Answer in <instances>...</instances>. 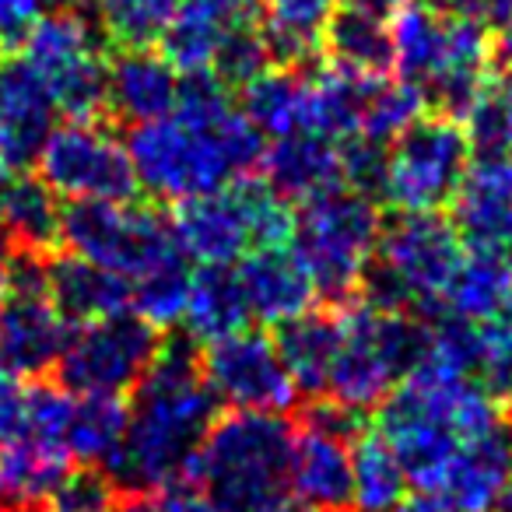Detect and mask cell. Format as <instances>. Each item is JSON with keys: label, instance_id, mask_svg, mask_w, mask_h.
Instances as JSON below:
<instances>
[{"label": "cell", "instance_id": "6da1fadb", "mask_svg": "<svg viewBox=\"0 0 512 512\" xmlns=\"http://www.w3.org/2000/svg\"><path fill=\"white\" fill-rule=\"evenodd\" d=\"M264 148V134L232 106V88L214 71L186 74L176 109L162 120L137 123L127 137L137 190L172 204L249 179L260 169Z\"/></svg>", "mask_w": 512, "mask_h": 512}, {"label": "cell", "instance_id": "7a4b0ae2", "mask_svg": "<svg viewBox=\"0 0 512 512\" xmlns=\"http://www.w3.org/2000/svg\"><path fill=\"white\" fill-rule=\"evenodd\" d=\"M127 435L109 474L127 495L186 481L221 404L186 341H162L155 362L134 386Z\"/></svg>", "mask_w": 512, "mask_h": 512}, {"label": "cell", "instance_id": "3957f363", "mask_svg": "<svg viewBox=\"0 0 512 512\" xmlns=\"http://www.w3.org/2000/svg\"><path fill=\"white\" fill-rule=\"evenodd\" d=\"M502 414L498 397H491L477 379L418 362V369L376 404L372 432L397 453L414 488L432 491L456 449L495 425Z\"/></svg>", "mask_w": 512, "mask_h": 512}, {"label": "cell", "instance_id": "277c9868", "mask_svg": "<svg viewBox=\"0 0 512 512\" xmlns=\"http://www.w3.org/2000/svg\"><path fill=\"white\" fill-rule=\"evenodd\" d=\"M292 421L274 411H225L193 456L190 481L214 512H292Z\"/></svg>", "mask_w": 512, "mask_h": 512}, {"label": "cell", "instance_id": "5b68a950", "mask_svg": "<svg viewBox=\"0 0 512 512\" xmlns=\"http://www.w3.org/2000/svg\"><path fill=\"white\" fill-rule=\"evenodd\" d=\"M397 78L421 88L432 113L463 120L488 81L491 29L477 18L449 15L428 0H404L390 18Z\"/></svg>", "mask_w": 512, "mask_h": 512}, {"label": "cell", "instance_id": "8992f818", "mask_svg": "<svg viewBox=\"0 0 512 512\" xmlns=\"http://www.w3.org/2000/svg\"><path fill=\"white\" fill-rule=\"evenodd\" d=\"M383 214L376 197L334 186L320 197L302 200L292 225V253L309 274L316 295L330 309H341L362 295L365 274L376 260Z\"/></svg>", "mask_w": 512, "mask_h": 512}, {"label": "cell", "instance_id": "52a82bcc", "mask_svg": "<svg viewBox=\"0 0 512 512\" xmlns=\"http://www.w3.org/2000/svg\"><path fill=\"white\" fill-rule=\"evenodd\" d=\"M428 323L418 313L383 309L372 302L341 306V348L330 369L327 400L351 411L376 407L400 379H407L425 358Z\"/></svg>", "mask_w": 512, "mask_h": 512}, {"label": "cell", "instance_id": "ba28073f", "mask_svg": "<svg viewBox=\"0 0 512 512\" xmlns=\"http://www.w3.org/2000/svg\"><path fill=\"white\" fill-rule=\"evenodd\" d=\"M463 260V239L439 211H400L383 225L369 274L365 302L383 309L432 316Z\"/></svg>", "mask_w": 512, "mask_h": 512}, {"label": "cell", "instance_id": "9c48e42d", "mask_svg": "<svg viewBox=\"0 0 512 512\" xmlns=\"http://www.w3.org/2000/svg\"><path fill=\"white\" fill-rule=\"evenodd\" d=\"M60 246L127 281L186 260L169 221L134 200H71L60 207Z\"/></svg>", "mask_w": 512, "mask_h": 512}, {"label": "cell", "instance_id": "30bf717a", "mask_svg": "<svg viewBox=\"0 0 512 512\" xmlns=\"http://www.w3.org/2000/svg\"><path fill=\"white\" fill-rule=\"evenodd\" d=\"M95 22L78 11H53L22 39V57L39 71L50 88L57 116L64 120H99L106 113V67Z\"/></svg>", "mask_w": 512, "mask_h": 512}, {"label": "cell", "instance_id": "8fae6325", "mask_svg": "<svg viewBox=\"0 0 512 512\" xmlns=\"http://www.w3.org/2000/svg\"><path fill=\"white\" fill-rule=\"evenodd\" d=\"M474 151L460 120L425 113L390 144L379 197L397 211H442L453 204Z\"/></svg>", "mask_w": 512, "mask_h": 512}, {"label": "cell", "instance_id": "7c38bea8", "mask_svg": "<svg viewBox=\"0 0 512 512\" xmlns=\"http://www.w3.org/2000/svg\"><path fill=\"white\" fill-rule=\"evenodd\" d=\"M39 179L64 200H130L137 193L127 144L102 120H67L36 151Z\"/></svg>", "mask_w": 512, "mask_h": 512}, {"label": "cell", "instance_id": "4fadbf2b", "mask_svg": "<svg viewBox=\"0 0 512 512\" xmlns=\"http://www.w3.org/2000/svg\"><path fill=\"white\" fill-rule=\"evenodd\" d=\"M46 260V253L18 249L8 295L0 299V369L18 379L57 369L71 337V323L46 292Z\"/></svg>", "mask_w": 512, "mask_h": 512}, {"label": "cell", "instance_id": "5bb4252c", "mask_svg": "<svg viewBox=\"0 0 512 512\" xmlns=\"http://www.w3.org/2000/svg\"><path fill=\"white\" fill-rule=\"evenodd\" d=\"M162 337L137 313H116L71 330L57 362L60 386L71 393H130L155 362Z\"/></svg>", "mask_w": 512, "mask_h": 512}, {"label": "cell", "instance_id": "9a60e30c", "mask_svg": "<svg viewBox=\"0 0 512 512\" xmlns=\"http://www.w3.org/2000/svg\"><path fill=\"white\" fill-rule=\"evenodd\" d=\"M200 372L228 411H288L299 400L274 337L242 327L204 344Z\"/></svg>", "mask_w": 512, "mask_h": 512}, {"label": "cell", "instance_id": "2e32d148", "mask_svg": "<svg viewBox=\"0 0 512 512\" xmlns=\"http://www.w3.org/2000/svg\"><path fill=\"white\" fill-rule=\"evenodd\" d=\"M242 183L179 204L172 235H176L179 253L197 267H232L253 249V225H249Z\"/></svg>", "mask_w": 512, "mask_h": 512}, {"label": "cell", "instance_id": "e0dca14e", "mask_svg": "<svg viewBox=\"0 0 512 512\" xmlns=\"http://www.w3.org/2000/svg\"><path fill=\"white\" fill-rule=\"evenodd\" d=\"M512 484V418L502 414L491 428L467 439L435 481V495L463 512H491Z\"/></svg>", "mask_w": 512, "mask_h": 512}, {"label": "cell", "instance_id": "ac0fdd59", "mask_svg": "<svg viewBox=\"0 0 512 512\" xmlns=\"http://www.w3.org/2000/svg\"><path fill=\"white\" fill-rule=\"evenodd\" d=\"M292 498L306 512H344L351 505V439L302 418L292 435Z\"/></svg>", "mask_w": 512, "mask_h": 512}, {"label": "cell", "instance_id": "d6986e66", "mask_svg": "<svg viewBox=\"0 0 512 512\" xmlns=\"http://www.w3.org/2000/svg\"><path fill=\"white\" fill-rule=\"evenodd\" d=\"M453 228L470 249L512 253V158L470 162L453 197Z\"/></svg>", "mask_w": 512, "mask_h": 512}, {"label": "cell", "instance_id": "ffe728a7", "mask_svg": "<svg viewBox=\"0 0 512 512\" xmlns=\"http://www.w3.org/2000/svg\"><path fill=\"white\" fill-rule=\"evenodd\" d=\"M232 267L242 299H246L249 320L278 327V323L295 320L306 309H313V281L285 246H256Z\"/></svg>", "mask_w": 512, "mask_h": 512}, {"label": "cell", "instance_id": "44dd1931", "mask_svg": "<svg viewBox=\"0 0 512 512\" xmlns=\"http://www.w3.org/2000/svg\"><path fill=\"white\" fill-rule=\"evenodd\" d=\"M179 81L183 74L172 67L165 53L144 50H116L106 67V113L120 123H151L176 109Z\"/></svg>", "mask_w": 512, "mask_h": 512}, {"label": "cell", "instance_id": "7402d4cb", "mask_svg": "<svg viewBox=\"0 0 512 512\" xmlns=\"http://www.w3.org/2000/svg\"><path fill=\"white\" fill-rule=\"evenodd\" d=\"M260 22V0H179L162 46L179 74L211 71L221 43L232 32Z\"/></svg>", "mask_w": 512, "mask_h": 512}, {"label": "cell", "instance_id": "603a6c76", "mask_svg": "<svg viewBox=\"0 0 512 512\" xmlns=\"http://www.w3.org/2000/svg\"><path fill=\"white\" fill-rule=\"evenodd\" d=\"M242 116L264 137L316 134V88L306 64L267 67L260 78L239 88Z\"/></svg>", "mask_w": 512, "mask_h": 512}, {"label": "cell", "instance_id": "cb8c5ba5", "mask_svg": "<svg viewBox=\"0 0 512 512\" xmlns=\"http://www.w3.org/2000/svg\"><path fill=\"white\" fill-rule=\"evenodd\" d=\"M0 120L8 130L18 169L36 162L39 144L57 127V106L46 81L22 53L11 50H0Z\"/></svg>", "mask_w": 512, "mask_h": 512}, {"label": "cell", "instance_id": "d4e9b609", "mask_svg": "<svg viewBox=\"0 0 512 512\" xmlns=\"http://www.w3.org/2000/svg\"><path fill=\"white\" fill-rule=\"evenodd\" d=\"M46 292L60 316L78 327L116 313H130V281L74 253L46 260Z\"/></svg>", "mask_w": 512, "mask_h": 512}, {"label": "cell", "instance_id": "484cf974", "mask_svg": "<svg viewBox=\"0 0 512 512\" xmlns=\"http://www.w3.org/2000/svg\"><path fill=\"white\" fill-rule=\"evenodd\" d=\"M264 186L281 200H309L344 186L341 179V144L320 134L278 137L260 158Z\"/></svg>", "mask_w": 512, "mask_h": 512}, {"label": "cell", "instance_id": "4316f807", "mask_svg": "<svg viewBox=\"0 0 512 512\" xmlns=\"http://www.w3.org/2000/svg\"><path fill=\"white\" fill-rule=\"evenodd\" d=\"M274 344H278L281 362H285L295 390L313 400L327 397L330 369H334L337 348H341V313L306 309L295 320L278 323Z\"/></svg>", "mask_w": 512, "mask_h": 512}, {"label": "cell", "instance_id": "83f0119b", "mask_svg": "<svg viewBox=\"0 0 512 512\" xmlns=\"http://www.w3.org/2000/svg\"><path fill=\"white\" fill-rule=\"evenodd\" d=\"M320 46L327 50L330 64L337 67L358 74H390V15L369 8L362 0H341L330 22L323 25Z\"/></svg>", "mask_w": 512, "mask_h": 512}, {"label": "cell", "instance_id": "f1b7e54d", "mask_svg": "<svg viewBox=\"0 0 512 512\" xmlns=\"http://www.w3.org/2000/svg\"><path fill=\"white\" fill-rule=\"evenodd\" d=\"M0 228L18 249L46 253L60 246V197L29 172L0 179Z\"/></svg>", "mask_w": 512, "mask_h": 512}, {"label": "cell", "instance_id": "f546056e", "mask_svg": "<svg viewBox=\"0 0 512 512\" xmlns=\"http://www.w3.org/2000/svg\"><path fill=\"white\" fill-rule=\"evenodd\" d=\"M509 299H512V253L470 249V253H463L439 309L456 316V320L484 323Z\"/></svg>", "mask_w": 512, "mask_h": 512}, {"label": "cell", "instance_id": "4dcf8cb0", "mask_svg": "<svg viewBox=\"0 0 512 512\" xmlns=\"http://www.w3.org/2000/svg\"><path fill=\"white\" fill-rule=\"evenodd\" d=\"M127 418L130 404L120 393H74L64 428V446L71 460L109 470L127 435Z\"/></svg>", "mask_w": 512, "mask_h": 512}, {"label": "cell", "instance_id": "1f68e13d", "mask_svg": "<svg viewBox=\"0 0 512 512\" xmlns=\"http://www.w3.org/2000/svg\"><path fill=\"white\" fill-rule=\"evenodd\" d=\"M179 323L200 344L246 327L249 309L242 299L235 267H200L190 278V295H186V309Z\"/></svg>", "mask_w": 512, "mask_h": 512}, {"label": "cell", "instance_id": "d6a6232c", "mask_svg": "<svg viewBox=\"0 0 512 512\" xmlns=\"http://www.w3.org/2000/svg\"><path fill=\"white\" fill-rule=\"evenodd\" d=\"M341 0H260L264 15V39L271 46L274 67L278 64H306L320 50L323 25L337 11Z\"/></svg>", "mask_w": 512, "mask_h": 512}, {"label": "cell", "instance_id": "836d02e7", "mask_svg": "<svg viewBox=\"0 0 512 512\" xmlns=\"http://www.w3.org/2000/svg\"><path fill=\"white\" fill-rule=\"evenodd\" d=\"M407 488L411 481L397 453L372 432V425H365L351 439V505L358 512H390Z\"/></svg>", "mask_w": 512, "mask_h": 512}, {"label": "cell", "instance_id": "e575fe53", "mask_svg": "<svg viewBox=\"0 0 512 512\" xmlns=\"http://www.w3.org/2000/svg\"><path fill=\"white\" fill-rule=\"evenodd\" d=\"M71 463V453L60 446H39V442L0 446V505L8 502L18 509L43 505Z\"/></svg>", "mask_w": 512, "mask_h": 512}, {"label": "cell", "instance_id": "d590c367", "mask_svg": "<svg viewBox=\"0 0 512 512\" xmlns=\"http://www.w3.org/2000/svg\"><path fill=\"white\" fill-rule=\"evenodd\" d=\"M99 36L116 50H144L162 43L179 0H88Z\"/></svg>", "mask_w": 512, "mask_h": 512}, {"label": "cell", "instance_id": "8d00e7d4", "mask_svg": "<svg viewBox=\"0 0 512 512\" xmlns=\"http://www.w3.org/2000/svg\"><path fill=\"white\" fill-rule=\"evenodd\" d=\"M463 120L474 158H512V71L484 81Z\"/></svg>", "mask_w": 512, "mask_h": 512}, {"label": "cell", "instance_id": "74e56055", "mask_svg": "<svg viewBox=\"0 0 512 512\" xmlns=\"http://www.w3.org/2000/svg\"><path fill=\"white\" fill-rule=\"evenodd\" d=\"M428 102L421 88H414L404 78H386L376 74L369 85V99L362 109V130L358 137H369L379 144H393L418 116H425Z\"/></svg>", "mask_w": 512, "mask_h": 512}, {"label": "cell", "instance_id": "f35d334b", "mask_svg": "<svg viewBox=\"0 0 512 512\" xmlns=\"http://www.w3.org/2000/svg\"><path fill=\"white\" fill-rule=\"evenodd\" d=\"M190 278L193 274L186 271V260H172V264L130 281V313H137L155 330L176 327L183 320Z\"/></svg>", "mask_w": 512, "mask_h": 512}, {"label": "cell", "instance_id": "ab89813d", "mask_svg": "<svg viewBox=\"0 0 512 512\" xmlns=\"http://www.w3.org/2000/svg\"><path fill=\"white\" fill-rule=\"evenodd\" d=\"M120 484L106 467L71 463L39 509L46 512H116L120 509Z\"/></svg>", "mask_w": 512, "mask_h": 512}, {"label": "cell", "instance_id": "60d3db41", "mask_svg": "<svg viewBox=\"0 0 512 512\" xmlns=\"http://www.w3.org/2000/svg\"><path fill=\"white\" fill-rule=\"evenodd\" d=\"M474 379L491 397H512V299L491 320L477 323Z\"/></svg>", "mask_w": 512, "mask_h": 512}, {"label": "cell", "instance_id": "b9f144b4", "mask_svg": "<svg viewBox=\"0 0 512 512\" xmlns=\"http://www.w3.org/2000/svg\"><path fill=\"white\" fill-rule=\"evenodd\" d=\"M267 67H274L271 46H267L260 25H246V29L232 32V36L221 43L211 71L218 74L228 88H242L253 78H260Z\"/></svg>", "mask_w": 512, "mask_h": 512}, {"label": "cell", "instance_id": "7bdbcfd3", "mask_svg": "<svg viewBox=\"0 0 512 512\" xmlns=\"http://www.w3.org/2000/svg\"><path fill=\"white\" fill-rule=\"evenodd\" d=\"M120 512H214V509L204 498V491L186 477V481H172L162 484V488L130 495V502Z\"/></svg>", "mask_w": 512, "mask_h": 512}, {"label": "cell", "instance_id": "ee69618b", "mask_svg": "<svg viewBox=\"0 0 512 512\" xmlns=\"http://www.w3.org/2000/svg\"><path fill=\"white\" fill-rule=\"evenodd\" d=\"M46 0H0V50H15L39 22Z\"/></svg>", "mask_w": 512, "mask_h": 512}, {"label": "cell", "instance_id": "f6af8a7d", "mask_svg": "<svg viewBox=\"0 0 512 512\" xmlns=\"http://www.w3.org/2000/svg\"><path fill=\"white\" fill-rule=\"evenodd\" d=\"M428 4L449 11V15L477 18L488 29H498L512 18V0H428Z\"/></svg>", "mask_w": 512, "mask_h": 512}, {"label": "cell", "instance_id": "bcb514c9", "mask_svg": "<svg viewBox=\"0 0 512 512\" xmlns=\"http://www.w3.org/2000/svg\"><path fill=\"white\" fill-rule=\"evenodd\" d=\"M390 512H463V509H456L453 502H446L435 491H418V495H404Z\"/></svg>", "mask_w": 512, "mask_h": 512}, {"label": "cell", "instance_id": "7dc6e473", "mask_svg": "<svg viewBox=\"0 0 512 512\" xmlns=\"http://www.w3.org/2000/svg\"><path fill=\"white\" fill-rule=\"evenodd\" d=\"M15 253H18V246L11 242V235L0 228V299L8 295V281H11V267H15Z\"/></svg>", "mask_w": 512, "mask_h": 512}, {"label": "cell", "instance_id": "c3c4849f", "mask_svg": "<svg viewBox=\"0 0 512 512\" xmlns=\"http://www.w3.org/2000/svg\"><path fill=\"white\" fill-rule=\"evenodd\" d=\"M491 53L498 57L502 71H512V18L505 25H498V39H491Z\"/></svg>", "mask_w": 512, "mask_h": 512}, {"label": "cell", "instance_id": "681fc988", "mask_svg": "<svg viewBox=\"0 0 512 512\" xmlns=\"http://www.w3.org/2000/svg\"><path fill=\"white\" fill-rule=\"evenodd\" d=\"M15 151H11V141H8V130H4V120H0V176H8L15 172Z\"/></svg>", "mask_w": 512, "mask_h": 512}, {"label": "cell", "instance_id": "f907efd6", "mask_svg": "<svg viewBox=\"0 0 512 512\" xmlns=\"http://www.w3.org/2000/svg\"><path fill=\"white\" fill-rule=\"evenodd\" d=\"M498 505H502V509H509V512H512V484H509V491H505V495H502V502H498Z\"/></svg>", "mask_w": 512, "mask_h": 512}, {"label": "cell", "instance_id": "816d5d0a", "mask_svg": "<svg viewBox=\"0 0 512 512\" xmlns=\"http://www.w3.org/2000/svg\"><path fill=\"white\" fill-rule=\"evenodd\" d=\"M46 4H57V8H71L74 0H46Z\"/></svg>", "mask_w": 512, "mask_h": 512}, {"label": "cell", "instance_id": "f5cc1de1", "mask_svg": "<svg viewBox=\"0 0 512 512\" xmlns=\"http://www.w3.org/2000/svg\"><path fill=\"white\" fill-rule=\"evenodd\" d=\"M18 512H46V509H39V505H32V509H18Z\"/></svg>", "mask_w": 512, "mask_h": 512}, {"label": "cell", "instance_id": "db71d44e", "mask_svg": "<svg viewBox=\"0 0 512 512\" xmlns=\"http://www.w3.org/2000/svg\"><path fill=\"white\" fill-rule=\"evenodd\" d=\"M491 512H509V509H502V505H495V509H491Z\"/></svg>", "mask_w": 512, "mask_h": 512}, {"label": "cell", "instance_id": "11a10c76", "mask_svg": "<svg viewBox=\"0 0 512 512\" xmlns=\"http://www.w3.org/2000/svg\"><path fill=\"white\" fill-rule=\"evenodd\" d=\"M302 512H306V509H302Z\"/></svg>", "mask_w": 512, "mask_h": 512}, {"label": "cell", "instance_id": "9f6ffc18", "mask_svg": "<svg viewBox=\"0 0 512 512\" xmlns=\"http://www.w3.org/2000/svg\"><path fill=\"white\" fill-rule=\"evenodd\" d=\"M116 512H120V509H116Z\"/></svg>", "mask_w": 512, "mask_h": 512}]
</instances>
